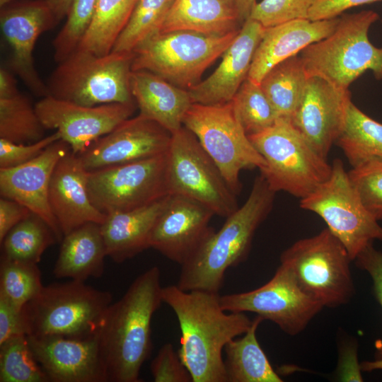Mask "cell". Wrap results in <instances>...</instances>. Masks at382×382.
<instances>
[{
  "mask_svg": "<svg viewBox=\"0 0 382 382\" xmlns=\"http://www.w3.org/2000/svg\"><path fill=\"white\" fill-rule=\"evenodd\" d=\"M59 243L53 230L36 214L31 213L5 236L1 255L37 264L50 246Z\"/></svg>",
  "mask_w": 382,
  "mask_h": 382,
  "instance_id": "34",
  "label": "cell"
},
{
  "mask_svg": "<svg viewBox=\"0 0 382 382\" xmlns=\"http://www.w3.org/2000/svg\"><path fill=\"white\" fill-rule=\"evenodd\" d=\"M166 177L169 195L190 198L214 215L226 218L238 208L237 195L196 137L184 126L172 134Z\"/></svg>",
  "mask_w": 382,
  "mask_h": 382,
  "instance_id": "11",
  "label": "cell"
},
{
  "mask_svg": "<svg viewBox=\"0 0 382 382\" xmlns=\"http://www.w3.org/2000/svg\"><path fill=\"white\" fill-rule=\"evenodd\" d=\"M168 195L139 209L107 214L100 224L107 256L121 263L150 248L153 228Z\"/></svg>",
  "mask_w": 382,
  "mask_h": 382,
  "instance_id": "26",
  "label": "cell"
},
{
  "mask_svg": "<svg viewBox=\"0 0 382 382\" xmlns=\"http://www.w3.org/2000/svg\"><path fill=\"white\" fill-rule=\"evenodd\" d=\"M162 299L177 317L181 332L178 352L192 382H227L222 352L253 320L244 313L224 311L219 293L170 285L162 288Z\"/></svg>",
  "mask_w": 382,
  "mask_h": 382,
  "instance_id": "1",
  "label": "cell"
},
{
  "mask_svg": "<svg viewBox=\"0 0 382 382\" xmlns=\"http://www.w3.org/2000/svg\"><path fill=\"white\" fill-rule=\"evenodd\" d=\"M132 59V52L98 55L76 50L51 74L48 96L87 106L135 102L130 88Z\"/></svg>",
  "mask_w": 382,
  "mask_h": 382,
  "instance_id": "6",
  "label": "cell"
},
{
  "mask_svg": "<svg viewBox=\"0 0 382 382\" xmlns=\"http://www.w3.org/2000/svg\"><path fill=\"white\" fill-rule=\"evenodd\" d=\"M351 101L349 89L338 88L318 76L308 77L300 103L291 120L325 159L342 131Z\"/></svg>",
  "mask_w": 382,
  "mask_h": 382,
  "instance_id": "18",
  "label": "cell"
},
{
  "mask_svg": "<svg viewBox=\"0 0 382 382\" xmlns=\"http://www.w3.org/2000/svg\"><path fill=\"white\" fill-rule=\"evenodd\" d=\"M137 1L98 0L92 21L76 50L98 55L110 53L129 22Z\"/></svg>",
  "mask_w": 382,
  "mask_h": 382,
  "instance_id": "33",
  "label": "cell"
},
{
  "mask_svg": "<svg viewBox=\"0 0 382 382\" xmlns=\"http://www.w3.org/2000/svg\"><path fill=\"white\" fill-rule=\"evenodd\" d=\"M329 178L300 199L302 209L319 215L346 248L352 260L375 240L382 227L362 204L342 161L337 158Z\"/></svg>",
  "mask_w": 382,
  "mask_h": 382,
  "instance_id": "12",
  "label": "cell"
},
{
  "mask_svg": "<svg viewBox=\"0 0 382 382\" xmlns=\"http://www.w3.org/2000/svg\"><path fill=\"white\" fill-rule=\"evenodd\" d=\"M130 88L139 114L170 134L183 126L184 117L192 105L187 90L145 70L132 71Z\"/></svg>",
  "mask_w": 382,
  "mask_h": 382,
  "instance_id": "25",
  "label": "cell"
},
{
  "mask_svg": "<svg viewBox=\"0 0 382 382\" xmlns=\"http://www.w3.org/2000/svg\"><path fill=\"white\" fill-rule=\"evenodd\" d=\"M0 382H50L25 335L0 344Z\"/></svg>",
  "mask_w": 382,
  "mask_h": 382,
  "instance_id": "37",
  "label": "cell"
},
{
  "mask_svg": "<svg viewBox=\"0 0 382 382\" xmlns=\"http://www.w3.org/2000/svg\"><path fill=\"white\" fill-rule=\"evenodd\" d=\"M46 129L30 100L21 93L13 73L0 69V139L31 144L43 139Z\"/></svg>",
  "mask_w": 382,
  "mask_h": 382,
  "instance_id": "29",
  "label": "cell"
},
{
  "mask_svg": "<svg viewBox=\"0 0 382 382\" xmlns=\"http://www.w3.org/2000/svg\"><path fill=\"white\" fill-rule=\"evenodd\" d=\"M22 335H28L23 308H18L0 295V344Z\"/></svg>",
  "mask_w": 382,
  "mask_h": 382,
  "instance_id": "45",
  "label": "cell"
},
{
  "mask_svg": "<svg viewBox=\"0 0 382 382\" xmlns=\"http://www.w3.org/2000/svg\"><path fill=\"white\" fill-rule=\"evenodd\" d=\"M360 366L362 371L370 372L374 370H382V359L371 361H364L360 363Z\"/></svg>",
  "mask_w": 382,
  "mask_h": 382,
  "instance_id": "51",
  "label": "cell"
},
{
  "mask_svg": "<svg viewBox=\"0 0 382 382\" xmlns=\"http://www.w3.org/2000/svg\"><path fill=\"white\" fill-rule=\"evenodd\" d=\"M347 173L364 206L377 221H382V161L367 162Z\"/></svg>",
  "mask_w": 382,
  "mask_h": 382,
  "instance_id": "40",
  "label": "cell"
},
{
  "mask_svg": "<svg viewBox=\"0 0 382 382\" xmlns=\"http://www.w3.org/2000/svg\"><path fill=\"white\" fill-rule=\"evenodd\" d=\"M172 134L141 114L99 138L79 157L87 171L151 158L168 150Z\"/></svg>",
  "mask_w": 382,
  "mask_h": 382,
  "instance_id": "17",
  "label": "cell"
},
{
  "mask_svg": "<svg viewBox=\"0 0 382 382\" xmlns=\"http://www.w3.org/2000/svg\"><path fill=\"white\" fill-rule=\"evenodd\" d=\"M275 193L261 175L257 176L244 204L226 217L218 231L213 229L180 265L176 285L184 291L219 293L226 270L247 258L256 230L272 209Z\"/></svg>",
  "mask_w": 382,
  "mask_h": 382,
  "instance_id": "3",
  "label": "cell"
},
{
  "mask_svg": "<svg viewBox=\"0 0 382 382\" xmlns=\"http://www.w3.org/2000/svg\"><path fill=\"white\" fill-rule=\"evenodd\" d=\"M43 284L37 264L1 255L0 295L19 308L33 299Z\"/></svg>",
  "mask_w": 382,
  "mask_h": 382,
  "instance_id": "36",
  "label": "cell"
},
{
  "mask_svg": "<svg viewBox=\"0 0 382 382\" xmlns=\"http://www.w3.org/2000/svg\"><path fill=\"white\" fill-rule=\"evenodd\" d=\"M352 261L346 248L328 228L299 240L281 255L300 288L323 307H337L352 299Z\"/></svg>",
  "mask_w": 382,
  "mask_h": 382,
  "instance_id": "9",
  "label": "cell"
},
{
  "mask_svg": "<svg viewBox=\"0 0 382 382\" xmlns=\"http://www.w3.org/2000/svg\"><path fill=\"white\" fill-rule=\"evenodd\" d=\"M106 256L100 224H85L63 237L53 274L82 282L100 277Z\"/></svg>",
  "mask_w": 382,
  "mask_h": 382,
  "instance_id": "27",
  "label": "cell"
},
{
  "mask_svg": "<svg viewBox=\"0 0 382 382\" xmlns=\"http://www.w3.org/2000/svg\"><path fill=\"white\" fill-rule=\"evenodd\" d=\"M356 265L369 273L373 281V290L382 308V253L373 243L364 249L354 260ZM376 359H382V337L376 342Z\"/></svg>",
  "mask_w": 382,
  "mask_h": 382,
  "instance_id": "44",
  "label": "cell"
},
{
  "mask_svg": "<svg viewBox=\"0 0 382 382\" xmlns=\"http://www.w3.org/2000/svg\"><path fill=\"white\" fill-rule=\"evenodd\" d=\"M69 150V144L59 139L25 163L0 168L1 197L16 201L40 217L53 230L59 243L64 236L51 210L49 187L57 163Z\"/></svg>",
  "mask_w": 382,
  "mask_h": 382,
  "instance_id": "20",
  "label": "cell"
},
{
  "mask_svg": "<svg viewBox=\"0 0 382 382\" xmlns=\"http://www.w3.org/2000/svg\"><path fill=\"white\" fill-rule=\"evenodd\" d=\"M316 0H262L257 2L250 18L265 28L296 19H308Z\"/></svg>",
  "mask_w": 382,
  "mask_h": 382,
  "instance_id": "41",
  "label": "cell"
},
{
  "mask_svg": "<svg viewBox=\"0 0 382 382\" xmlns=\"http://www.w3.org/2000/svg\"><path fill=\"white\" fill-rule=\"evenodd\" d=\"M232 103L248 136L267 129L279 118L260 84L248 78L238 88Z\"/></svg>",
  "mask_w": 382,
  "mask_h": 382,
  "instance_id": "38",
  "label": "cell"
},
{
  "mask_svg": "<svg viewBox=\"0 0 382 382\" xmlns=\"http://www.w3.org/2000/svg\"><path fill=\"white\" fill-rule=\"evenodd\" d=\"M57 23L45 0L12 1L1 7L0 27L11 49V71L42 98L48 96V89L35 67L33 50L40 35Z\"/></svg>",
  "mask_w": 382,
  "mask_h": 382,
  "instance_id": "16",
  "label": "cell"
},
{
  "mask_svg": "<svg viewBox=\"0 0 382 382\" xmlns=\"http://www.w3.org/2000/svg\"><path fill=\"white\" fill-rule=\"evenodd\" d=\"M220 303L228 312L255 313L289 335L301 332L323 308L300 288L291 270L282 263L262 286L220 296Z\"/></svg>",
  "mask_w": 382,
  "mask_h": 382,
  "instance_id": "14",
  "label": "cell"
},
{
  "mask_svg": "<svg viewBox=\"0 0 382 382\" xmlns=\"http://www.w3.org/2000/svg\"><path fill=\"white\" fill-rule=\"evenodd\" d=\"M214 214L202 204L184 196L169 195L150 238V248L170 260L183 264L214 229Z\"/></svg>",
  "mask_w": 382,
  "mask_h": 382,
  "instance_id": "19",
  "label": "cell"
},
{
  "mask_svg": "<svg viewBox=\"0 0 382 382\" xmlns=\"http://www.w3.org/2000/svg\"><path fill=\"white\" fill-rule=\"evenodd\" d=\"M32 212L26 207L11 199L0 198V243L7 233Z\"/></svg>",
  "mask_w": 382,
  "mask_h": 382,
  "instance_id": "47",
  "label": "cell"
},
{
  "mask_svg": "<svg viewBox=\"0 0 382 382\" xmlns=\"http://www.w3.org/2000/svg\"><path fill=\"white\" fill-rule=\"evenodd\" d=\"M61 139L57 131L31 144H17L0 139V168H8L25 163L42 154L52 143Z\"/></svg>",
  "mask_w": 382,
  "mask_h": 382,
  "instance_id": "43",
  "label": "cell"
},
{
  "mask_svg": "<svg viewBox=\"0 0 382 382\" xmlns=\"http://www.w3.org/2000/svg\"><path fill=\"white\" fill-rule=\"evenodd\" d=\"M381 0H316L308 12V19L319 21L337 17L345 11Z\"/></svg>",
  "mask_w": 382,
  "mask_h": 382,
  "instance_id": "46",
  "label": "cell"
},
{
  "mask_svg": "<svg viewBox=\"0 0 382 382\" xmlns=\"http://www.w3.org/2000/svg\"><path fill=\"white\" fill-rule=\"evenodd\" d=\"M150 371L155 382H192V376L171 343L164 344L152 360Z\"/></svg>",
  "mask_w": 382,
  "mask_h": 382,
  "instance_id": "42",
  "label": "cell"
},
{
  "mask_svg": "<svg viewBox=\"0 0 382 382\" xmlns=\"http://www.w3.org/2000/svg\"><path fill=\"white\" fill-rule=\"evenodd\" d=\"M308 76L300 56L272 67L260 83L279 117L291 119L303 96Z\"/></svg>",
  "mask_w": 382,
  "mask_h": 382,
  "instance_id": "32",
  "label": "cell"
},
{
  "mask_svg": "<svg viewBox=\"0 0 382 382\" xmlns=\"http://www.w3.org/2000/svg\"><path fill=\"white\" fill-rule=\"evenodd\" d=\"M264 319L257 316L241 337H235L224 347L227 382H282L261 348L256 331Z\"/></svg>",
  "mask_w": 382,
  "mask_h": 382,
  "instance_id": "30",
  "label": "cell"
},
{
  "mask_svg": "<svg viewBox=\"0 0 382 382\" xmlns=\"http://www.w3.org/2000/svg\"><path fill=\"white\" fill-rule=\"evenodd\" d=\"M335 143L352 168L382 161V124L371 118L352 101Z\"/></svg>",
  "mask_w": 382,
  "mask_h": 382,
  "instance_id": "31",
  "label": "cell"
},
{
  "mask_svg": "<svg viewBox=\"0 0 382 382\" xmlns=\"http://www.w3.org/2000/svg\"><path fill=\"white\" fill-rule=\"evenodd\" d=\"M266 166L260 175L274 192L302 199L327 180L332 166L309 144L291 119L279 117L267 129L248 136Z\"/></svg>",
  "mask_w": 382,
  "mask_h": 382,
  "instance_id": "7",
  "label": "cell"
},
{
  "mask_svg": "<svg viewBox=\"0 0 382 382\" xmlns=\"http://www.w3.org/2000/svg\"><path fill=\"white\" fill-rule=\"evenodd\" d=\"M87 173L79 156L71 150L59 159L52 173L49 202L64 236L85 224H102L106 219L90 199Z\"/></svg>",
  "mask_w": 382,
  "mask_h": 382,
  "instance_id": "23",
  "label": "cell"
},
{
  "mask_svg": "<svg viewBox=\"0 0 382 382\" xmlns=\"http://www.w3.org/2000/svg\"><path fill=\"white\" fill-rule=\"evenodd\" d=\"M256 4V0H235V8L241 25L250 18Z\"/></svg>",
  "mask_w": 382,
  "mask_h": 382,
  "instance_id": "50",
  "label": "cell"
},
{
  "mask_svg": "<svg viewBox=\"0 0 382 382\" xmlns=\"http://www.w3.org/2000/svg\"><path fill=\"white\" fill-rule=\"evenodd\" d=\"M241 25L236 9L225 0H174L158 33L192 30L224 35Z\"/></svg>",
  "mask_w": 382,
  "mask_h": 382,
  "instance_id": "28",
  "label": "cell"
},
{
  "mask_svg": "<svg viewBox=\"0 0 382 382\" xmlns=\"http://www.w3.org/2000/svg\"><path fill=\"white\" fill-rule=\"evenodd\" d=\"M35 358L51 382H107L98 335L85 339L27 335Z\"/></svg>",
  "mask_w": 382,
  "mask_h": 382,
  "instance_id": "21",
  "label": "cell"
},
{
  "mask_svg": "<svg viewBox=\"0 0 382 382\" xmlns=\"http://www.w3.org/2000/svg\"><path fill=\"white\" fill-rule=\"evenodd\" d=\"M166 172L167 152L88 171V195L93 205L106 215L139 209L169 195Z\"/></svg>",
  "mask_w": 382,
  "mask_h": 382,
  "instance_id": "13",
  "label": "cell"
},
{
  "mask_svg": "<svg viewBox=\"0 0 382 382\" xmlns=\"http://www.w3.org/2000/svg\"><path fill=\"white\" fill-rule=\"evenodd\" d=\"M338 21L339 16L319 21L296 19L265 28L248 78L260 83L275 65L332 34Z\"/></svg>",
  "mask_w": 382,
  "mask_h": 382,
  "instance_id": "24",
  "label": "cell"
},
{
  "mask_svg": "<svg viewBox=\"0 0 382 382\" xmlns=\"http://www.w3.org/2000/svg\"><path fill=\"white\" fill-rule=\"evenodd\" d=\"M109 291L72 280L43 286L24 307L28 335L85 339L98 335L112 304Z\"/></svg>",
  "mask_w": 382,
  "mask_h": 382,
  "instance_id": "5",
  "label": "cell"
},
{
  "mask_svg": "<svg viewBox=\"0 0 382 382\" xmlns=\"http://www.w3.org/2000/svg\"><path fill=\"white\" fill-rule=\"evenodd\" d=\"M265 28L248 18L221 55V61L206 79L188 90L192 103L217 105L230 102L248 78Z\"/></svg>",
  "mask_w": 382,
  "mask_h": 382,
  "instance_id": "22",
  "label": "cell"
},
{
  "mask_svg": "<svg viewBox=\"0 0 382 382\" xmlns=\"http://www.w3.org/2000/svg\"><path fill=\"white\" fill-rule=\"evenodd\" d=\"M173 1L138 0L112 51L132 52L142 42L158 33Z\"/></svg>",
  "mask_w": 382,
  "mask_h": 382,
  "instance_id": "35",
  "label": "cell"
},
{
  "mask_svg": "<svg viewBox=\"0 0 382 382\" xmlns=\"http://www.w3.org/2000/svg\"><path fill=\"white\" fill-rule=\"evenodd\" d=\"M98 0H73L66 21L52 42L54 59L63 61L78 47L88 28Z\"/></svg>",
  "mask_w": 382,
  "mask_h": 382,
  "instance_id": "39",
  "label": "cell"
},
{
  "mask_svg": "<svg viewBox=\"0 0 382 382\" xmlns=\"http://www.w3.org/2000/svg\"><path fill=\"white\" fill-rule=\"evenodd\" d=\"M239 30L224 35L192 30L157 33L132 52V70L152 72L172 84L190 90L221 57Z\"/></svg>",
  "mask_w": 382,
  "mask_h": 382,
  "instance_id": "8",
  "label": "cell"
},
{
  "mask_svg": "<svg viewBox=\"0 0 382 382\" xmlns=\"http://www.w3.org/2000/svg\"><path fill=\"white\" fill-rule=\"evenodd\" d=\"M160 270L154 266L138 276L109 306L98 332L107 382H140V370L152 351L151 319L160 307Z\"/></svg>",
  "mask_w": 382,
  "mask_h": 382,
  "instance_id": "2",
  "label": "cell"
},
{
  "mask_svg": "<svg viewBox=\"0 0 382 382\" xmlns=\"http://www.w3.org/2000/svg\"><path fill=\"white\" fill-rule=\"evenodd\" d=\"M230 6L235 8V0H225ZM236 9V8H235Z\"/></svg>",
  "mask_w": 382,
  "mask_h": 382,
  "instance_id": "53",
  "label": "cell"
},
{
  "mask_svg": "<svg viewBox=\"0 0 382 382\" xmlns=\"http://www.w3.org/2000/svg\"><path fill=\"white\" fill-rule=\"evenodd\" d=\"M13 1L14 0H0V6L2 7Z\"/></svg>",
  "mask_w": 382,
  "mask_h": 382,
  "instance_id": "52",
  "label": "cell"
},
{
  "mask_svg": "<svg viewBox=\"0 0 382 382\" xmlns=\"http://www.w3.org/2000/svg\"><path fill=\"white\" fill-rule=\"evenodd\" d=\"M183 126L196 137L237 195L241 190V171L266 166L243 129L232 100L217 105L192 103Z\"/></svg>",
  "mask_w": 382,
  "mask_h": 382,
  "instance_id": "10",
  "label": "cell"
},
{
  "mask_svg": "<svg viewBox=\"0 0 382 382\" xmlns=\"http://www.w3.org/2000/svg\"><path fill=\"white\" fill-rule=\"evenodd\" d=\"M52 10L57 23L66 17L73 0H45Z\"/></svg>",
  "mask_w": 382,
  "mask_h": 382,
  "instance_id": "49",
  "label": "cell"
},
{
  "mask_svg": "<svg viewBox=\"0 0 382 382\" xmlns=\"http://www.w3.org/2000/svg\"><path fill=\"white\" fill-rule=\"evenodd\" d=\"M378 19L371 10L340 15L332 34L300 52L308 76L345 89L369 70L382 80V47L374 46L368 35Z\"/></svg>",
  "mask_w": 382,
  "mask_h": 382,
  "instance_id": "4",
  "label": "cell"
},
{
  "mask_svg": "<svg viewBox=\"0 0 382 382\" xmlns=\"http://www.w3.org/2000/svg\"><path fill=\"white\" fill-rule=\"evenodd\" d=\"M35 105L45 128L57 131L76 155L132 117L137 108L135 102L87 106L51 96L42 97Z\"/></svg>",
  "mask_w": 382,
  "mask_h": 382,
  "instance_id": "15",
  "label": "cell"
},
{
  "mask_svg": "<svg viewBox=\"0 0 382 382\" xmlns=\"http://www.w3.org/2000/svg\"><path fill=\"white\" fill-rule=\"evenodd\" d=\"M355 345H344L340 349L337 366L338 378L342 381H363Z\"/></svg>",
  "mask_w": 382,
  "mask_h": 382,
  "instance_id": "48",
  "label": "cell"
}]
</instances>
